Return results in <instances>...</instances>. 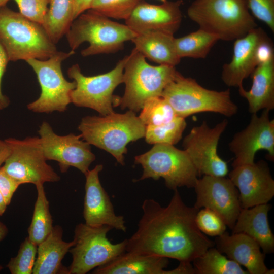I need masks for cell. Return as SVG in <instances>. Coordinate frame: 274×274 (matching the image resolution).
Masks as SVG:
<instances>
[{
    "instance_id": "6da1fadb",
    "label": "cell",
    "mask_w": 274,
    "mask_h": 274,
    "mask_svg": "<svg viewBox=\"0 0 274 274\" xmlns=\"http://www.w3.org/2000/svg\"><path fill=\"white\" fill-rule=\"evenodd\" d=\"M166 207L154 199H145L136 231L127 239L126 251L172 258L191 263L215 246L198 228L199 210L187 206L178 190Z\"/></svg>"
},
{
    "instance_id": "7a4b0ae2",
    "label": "cell",
    "mask_w": 274,
    "mask_h": 274,
    "mask_svg": "<svg viewBox=\"0 0 274 274\" xmlns=\"http://www.w3.org/2000/svg\"><path fill=\"white\" fill-rule=\"evenodd\" d=\"M0 44L11 61L46 60L58 51L41 24L6 6L0 8Z\"/></svg>"
},
{
    "instance_id": "3957f363",
    "label": "cell",
    "mask_w": 274,
    "mask_h": 274,
    "mask_svg": "<svg viewBox=\"0 0 274 274\" xmlns=\"http://www.w3.org/2000/svg\"><path fill=\"white\" fill-rule=\"evenodd\" d=\"M146 127L135 112L129 110L124 114L114 112L84 117L78 129L84 141L110 153L124 165L127 144L144 137Z\"/></svg>"
},
{
    "instance_id": "277c9868",
    "label": "cell",
    "mask_w": 274,
    "mask_h": 274,
    "mask_svg": "<svg viewBox=\"0 0 274 274\" xmlns=\"http://www.w3.org/2000/svg\"><path fill=\"white\" fill-rule=\"evenodd\" d=\"M187 13L199 28L219 40H235L258 26L247 0H194Z\"/></svg>"
},
{
    "instance_id": "5b68a950",
    "label": "cell",
    "mask_w": 274,
    "mask_h": 274,
    "mask_svg": "<svg viewBox=\"0 0 274 274\" xmlns=\"http://www.w3.org/2000/svg\"><path fill=\"white\" fill-rule=\"evenodd\" d=\"M65 36L73 51L88 42L89 46L81 52L82 56L87 57L121 50L124 43L131 41L136 33L126 24L88 9L73 20Z\"/></svg>"
},
{
    "instance_id": "8992f818",
    "label": "cell",
    "mask_w": 274,
    "mask_h": 274,
    "mask_svg": "<svg viewBox=\"0 0 274 274\" xmlns=\"http://www.w3.org/2000/svg\"><path fill=\"white\" fill-rule=\"evenodd\" d=\"M161 96L171 105L177 116L184 118L207 112L230 117L238 110L229 89L221 91L207 89L195 79L185 77L177 71Z\"/></svg>"
},
{
    "instance_id": "52a82bcc",
    "label": "cell",
    "mask_w": 274,
    "mask_h": 274,
    "mask_svg": "<svg viewBox=\"0 0 274 274\" xmlns=\"http://www.w3.org/2000/svg\"><path fill=\"white\" fill-rule=\"evenodd\" d=\"M176 72L175 66L149 64L146 58L134 48L128 55L124 66L123 83L125 88L118 106L122 109L139 111L148 99L161 96Z\"/></svg>"
},
{
    "instance_id": "ba28073f",
    "label": "cell",
    "mask_w": 274,
    "mask_h": 274,
    "mask_svg": "<svg viewBox=\"0 0 274 274\" xmlns=\"http://www.w3.org/2000/svg\"><path fill=\"white\" fill-rule=\"evenodd\" d=\"M134 163L141 165L143 172L136 181L151 178H163L167 188H193L198 174L189 156L184 150L174 145L158 144L148 152L135 157Z\"/></svg>"
},
{
    "instance_id": "9c48e42d",
    "label": "cell",
    "mask_w": 274,
    "mask_h": 274,
    "mask_svg": "<svg viewBox=\"0 0 274 274\" xmlns=\"http://www.w3.org/2000/svg\"><path fill=\"white\" fill-rule=\"evenodd\" d=\"M128 55L120 60L110 71L96 76H86L82 74L78 64L67 70L70 78L76 86L71 93V103L98 112L101 116L114 112L113 107L118 106L120 97L113 94L115 88L123 83L124 66Z\"/></svg>"
},
{
    "instance_id": "30bf717a",
    "label": "cell",
    "mask_w": 274,
    "mask_h": 274,
    "mask_svg": "<svg viewBox=\"0 0 274 274\" xmlns=\"http://www.w3.org/2000/svg\"><path fill=\"white\" fill-rule=\"evenodd\" d=\"M112 229L108 225L91 226L83 223L76 226L74 244L69 250L72 262L68 274H86L126 252L127 239L113 244L107 238Z\"/></svg>"
},
{
    "instance_id": "8fae6325",
    "label": "cell",
    "mask_w": 274,
    "mask_h": 274,
    "mask_svg": "<svg viewBox=\"0 0 274 274\" xmlns=\"http://www.w3.org/2000/svg\"><path fill=\"white\" fill-rule=\"evenodd\" d=\"M75 54L57 51L46 60L29 59L25 61L36 73L41 87V93L36 100L28 104V110L39 113L54 111L64 112L71 103V93L76 86L75 82H69L63 76L62 62Z\"/></svg>"
},
{
    "instance_id": "7c38bea8",
    "label": "cell",
    "mask_w": 274,
    "mask_h": 274,
    "mask_svg": "<svg viewBox=\"0 0 274 274\" xmlns=\"http://www.w3.org/2000/svg\"><path fill=\"white\" fill-rule=\"evenodd\" d=\"M5 141L11 151L2 167L20 185L31 183L36 186L60 180V176L47 163L39 138L27 137L22 140L10 138Z\"/></svg>"
},
{
    "instance_id": "4fadbf2b",
    "label": "cell",
    "mask_w": 274,
    "mask_h": 274,
    "mask_svg": "<svg viewBox=\"0 0 274 274\" xmlns=\"http://www.w3.org/2000/svg\"><path fill=\"white\" fill-rule=\"evenodd\" d=\"M226 119L213 128L206 121L192 128L184 138L182 146L198 176L225 177L228 173L227 162L218 155L217 146L221 134L228 126Z\"/></svg>"
},
{
    "instance_id": "5bb4252c",
    "label": "cell",
    "mask_w": 274,
    "mask_h": 274,
    "mask_svg": "<svg viewBox=\"0 0 274 274\" xmlns=\"http://www.w3.org/2000/svg\"><path fill=\"white\" fill-rule=\"evenodd\" d=\"M38 133L46 160L57 161L61 172H66L71 166L77 168L84 175L89 170L96 157L91 151L90 145L80 139L81 134L58 135L46 121L42 123Z\"/></svg>"
},
{
    "instance_id": "9a60e30c",
    "label": "cell",
    "mask_w": 274,
    "mask_h": 274,
    "mask_svg": "<svg viewBox=\"0 0 274 274\" xmlns=\"http://www.w3.org/2000/svg\"><path fill=\"white\" fill-rule=\"evenodd\" d=\"M194 207L208 208L218 214L232 230L243 209L239 192L231 180L225 177L203 175L194 187Z\"/></svg>"
},
{
    "instance_id": "2e32d148",
    "label": "cell",
    "mask_w": 274,
    "mask_h": 274,
    "mask_svg": "<svg viewBox=\"0 0 274 274\" xmlns=\"http://www.w3.org/2000/svg\"><path fill=\"white\" fill-rule=\"evenodd\" d=\"M268 110H263L260 116L252 114L247 127L234 134L229 144L234 155L232 167L254 162L256 153L266 150L271 161L274 159V120L269 118Z\"/></svg>"
},
{
    "instance_id": "e0dca14e",
    "label": "cell",
    "mask_w": 274,
    "mask_h": 274,
    "mask_svg": "<svg viewBox=\"0 0 274 274\" xmlns=\"http://www.w3.org/2000/svg\"><path fill=\"white\" fill-rule=\"evenodd\" d=\"M229 174L239 192L242 208L268 203L274 196V180L263 160L233 167Z\"/></svg>"
},
{
    "instance_id": "ac0fdd59",
    "label": "cell",
    "mask_w": 274,
    "mask_h": 274,
    "mask_svg": "<svg viewBox=\"0 0 274 274\" xmlns=\"http://www.w3.org/2000/svg\"><path fill=\"white\" fill-rule=\"evenodd\" d=\"M103 165L98 164L85 175V196L83 215L85 223L91 226L108 225L125 232L127 227L124 217L115 214L107 192L102 187L99 173Z\"/></svg>"
},
{
    "instance_id": "d6986e66",
    "label": "cell",
    "mask_w": 274,
    "mask_h": 274,
    "mask_svg": "<svg viewBox=\"0 0 274 274\" xmlns=\"http://www.w3.org/2000/svg\"><path fill=\"white\" fill-rule=\"evenodd\" d=\"M183 3V0L166 1L155 5L142 0L125 20V24L136 35L148 31L174 35L182 22Z\"/></svg>"
},
{
    "instance_id": "ffe728a7",
    "label": "cell",
    "mask_w": 274,
    "mask_h": 274,
    "mask_svg": "<svg viewBox=\"0 0 274 274\" xmlns=\"http://www.w3.org/2000/svg\"><path fill=\"white\" fill-rule=\"evenodd\" d=\"M268 36L260 27H256L233 44L230 62L222 67L221 79L228 87L241 88L244 80L251 76L258 65L256 50L259 43Z\"/></svg>"
},
{
    "instance_id": "44dd1931",
    "label": "cell",
    "mask_w": 274,
    "mask_h": 274,
    "mask_svg": "<svg viewBox=\"0 0 274 274\" xmlns=\"http://www.w3.org/2000/svg\"><path fill=\"white\" fill-rule=\"evenodd\" d=\"M216 248L229 259L244 266L249 274H273L264 262L265 255L258 244L242 233L230 235L225 231L215 239Z\"/></svg>"
},
{
    "instance_id": "7402d4cb",
    "label": "cell",
    "mask_w": 274,
    "mask_h": 274,
    "mask_svg": "<svg viewBox=\"0 0 274 274\" xmlns=\"http://www.w3.org/2000/svg\"><path fill=\"white\" fill-rule=\"evenodd\" d=\"M168 258L153 255L125 252L110 262L96 267L95 274H174L166 270Z\"/></svg>"
},
{
    "instance_id": "603a6c76",
    "label": "cell",
    "mask_w": 274,
    "mask_h": 274,
    "mask_svg": "<svg viewBox=\"0 0 274 274\" xmlns=\"http://www.w3.org/2000/svg\"><path fill=\"white\" fill-rule=\"evenodd\" d=\"M271 208L270 204L265 203L243 208L231 230L233 233H242L253 238L264 254L274 252V235L268 219Z\"/></svg>"
},
{
    "instance_id": "cb8c5ba5",
    "label": "cell",
    "mask_w": 274,
    "mask_h": 274,
    "mask_svg": "<svg viewBox=\"0 0 274 274\" xmlns=\"http://www.w3.org/2000/svg\"><path fill=\"white\" fill-rule=\"evenodd\" d=\"M63 230L59 225L53 226L47 237L38 245L37 256L33 274H68V268L61 261L73 246V240H63Z\"/></svg>"
},
{
    "instance_id": "d4e9b609",
    "label": "cell",
    "mask_w": 274,
    "mask_h": 274,
    "mask_svg": "<svg viewBox=\"0 0 274 274\" xmlns=\"http://www.w3.org/2000/svg\"><path fill=\"white\" fill-rule=\"evenodd\" d=\"M251 76L252 84L249 90L238 88L240 95L248 104L250 113L274 109V58L256 66Z\"/></svg>"
},
{
    "instance_id": "484cf974",
    "label": "cell",
    "mask_w": 274,
    "mask_h": 274,
    "mask_svg": "<svg viewBox=\"0 0 274 274\" xmlns=\"http://www.w3.org/2000/svg\"><path fill=\"white\" fill-rule=\"evenodd\" d=\"M174 35L162 31H148L137 34L131 40L134 49L146 58L159 64L175 66L181 58L175 47Z\"/></svg>"
},
{
    "instance_id": "4316f807",
    "label": "cell",
    "mask_w": 274,
    "mask_h": 274,
    "mask_svg": "<svg viewBox=\"0 0 274 274\" xmlns=\"http://www.w3.org/2000/svg\"><path fill=\"white\" fill-rule=\"evenodd\" d=\"M75 1L50 0L42 25L55 44L65 35L74 20Z\"/></svg>"
},
{
    "instance_id": "83f0119b",
    "label": "cell",
    "mask_w": 274,
    "mask_h": 274,
    "mask_svg": "<svg viewBox=\"0 0 274 274\" xmlns=\"http://www.w3.org/2000/svg\"><path fill=\"white\" fill-rule=\"evenodd\" d=\"M219 40L215 35L199 28L183 37L175 38L177 53L181 59H204Z\"/></svg>"
},
{
    "instance_id": "f1b7e54d",
    "label": "cell",
    "mask_w": 274,
    "mask_h": 274,
    "mask_svg": "<svg viewBox=\"0 0 274 274\" xmlns=\"http://www.w3.org/2000/svg\"><path fill=\"white\" fill-rule=\"evenodd\" d=\"M192 262L196 274H249L241 265L214 247L209 248Z\"/></svg>"
},
{
    "instance_id": "f546056e",
    "label": "cell",
    "mask_w": 274,
    "mask_h": 274,
    "mask_svg": "<svg viewBox=\"0 0 274 274\" xmlns=\"http://www.w3.org/2000/svg\"><path fill=\"white\" fill-rule=\"evenodd\" d=\"M37 197L34 206L32 220L28 229L29 239L38 245L50 234L53 229V220L49 210V202L43 184L36 186Z\"/></svg>"
},
{
    "instance_id": "4dcf8cb0",
    "label": "cell",
    "mask_w": 274,
    "mask_h": 274,
    "mask_svg": "<svg viewBox=\"0 0 274 274\" xmlns=\"http://www.w3.org/2000/svg\"><path fill=\"white\" fill-rule=\"evenodd\" d=\"M186 125L185 118L177 116L165 124L147 126L144 137L149 144L174 145L181 139Z\"/></svg>"
},
{
    "instance_id": "1f68e13d",
    "label": "cell",
    "mask_w": 274,
    "mask_h": 274,
    "mask_svg": "<svg viewBox=\"0 0 274 274\" xmlns=\"http://www.w3.org/2000/svg\"><path fill=\"white\" fill-rule=\"evenodd\" d=\"M177 117L168 102L162 96L148 99L139 116L147 126H157L168 123Z\"/></svg>"
},
{
    "instance_id": "d6a6232c",
    "label": "cell",
    "mask_w": 274,
    "mask_h": 274,
    "mask_svg": "<svg viewBox=\"0 0 274 274\" xmlns=\"http://www.w3.org/2000/svg\"><path fill=\"white\" fill-rule=\"evenodd\" d=\"M142 0H93L90 8L109 18L126 20Z\"/></svg>"
},
{
    "instance_id": "836d02e7",
    "label": "cell",
    "mask_w": 274,
    "mask_h": 274,
    "mask_svg": "<svg viewBox=\"0 0 274 274\" xmlns=\"http://www.w3.org/2000/svg\"><path fill=\"white\" fill-rule=\"evenodd\" d=\"M38 245L28 237L21 243L17 255L12 258L7 267L12 274H31L37 254Z\"/></svg>"
},
{
    "instance_id": "e575fe53",
    "label": "cell",
    "mask_w": 274,
    "mask_h": 274,
    "mask_svg": "<svg viewBox=\"0 0 274 274\" xmlns=\"http://www.w3.org/2000/svg\"><path fill=\"white\" fill-rule=\"evenodd\" d=\"M195 222L199 229L209 236H218L226 230L227 225L222 219L208 208H203L198 211Z\"/></svg>"
},
{
    "instance_id": "d590c367",
    "label": "cell",
    "mask_w": 274,
    "mask_h": 274,
    "mask_svg": "<svg viewBox=\"0 0 274 274\" xmlns=\"http://www.w3.org/2000/svg\"><path fill=\"white\" fill-rule=\"evenodd\" d=\"M19 12L29 19L42 24L50 0H14Z\"/></svg>"
},
{
    "instance_id": "8d00e7d4",
    "label": "cell",
    "mask_w": 274,
    "mask_h": 274,
    "mask_svg": "<svg viewBox=\"0 0 274 274\" xmlns=\"http://www.w3.org/2000/svg\"><path fill=\"white\" fill-rule=\"evenodd\" d=\"M253 16L261 21L274 31V0H247Z\"/></svg>"
},
{
    "instance_id": "74e56055",
    "label": "cell",
    "mask_w": 274,
    "mask_h": 274,
    "mask_svg": "<svg viewBox=\"0 0 274 274\" xmlns=\"http://www.w3.org/2000/svg\"><path fill=\"white\" fill-rule=\"evenodd\" d=\"M20 185L0 167V192L8 206L14 193Z\"/></svg>"
},
{
    "instance_id": "f35d334b",
    "label": "cell",
    "mask_w": 274,
    "mask_h": 274,
    "mask_svg": "<svg viewBox=\"0 0 274 274\" xmlns=\"http://www.w3.org/2000/svg\"><path fill=\"white\" fill-rule=\"evenodd\" d=\"M7 56L0 44V111L6 108L10 104L9 98L3 94L2 91V80L9 62Z\"/></svg>"
},
{
    "instance_id": "ab89813d",
    "label": "cell",
    "mask_w": 274,
    "mask_h": 274,
    "mask_svg": "<svg viewBox=\"0 0 274 274\" xmlns=\"http://www.w3.org/2000/svg\"><path fill=\"white\" fill-rule=\"evenodd\" d=\"M92 1L93 0H75L74 20L81 14L88 10Z\"/></svg>"
},
{
    "instance_id": "60d3db41",
    "label": "cell",
    "mask_w": 274,
    "mask_h": 274,
    "mask_svg": "<svg viewBox=\"0 0 274 274\" xmlns=\"http://www.w3.org/2000/svg\"><path fill=\"white\" fill-rule=\"evenodd\" d=\"M10 147L7 142L0 140V167L10 155Z\"/></svg>"
},
{
    "instance_id": "b9f144b4",
    "label": "cell",
    "mask_w": 274,
    "mask_h": 274,
    "mask_svg": "<svg viewBox=\"0 0 274 274\" xmlns=\"http://www.w3.org/2000/svg\"><path fill=\"white\" fill-rule=\"evenodd\" d=\"M8 232L7 226L2 222H0V241L3 240L7 235ZM3 267L0 265V270Z\"/></svg>"
},
{
    "instance_id": "7bdbcfd3",
    "label": "cell",
    "mask_w": 274,
    "mask_h": 274,
    "mask_svg": "<svg viewBox=\"0 0 274 274\" xmlns=\"http://www.w3.org/2000/svg\"><path fill=\"white\" fill-rule=\"evenodd\" d=\"M7 206L3 195L0 192V216L4 213Z\"/></svg>"
},
{
    "instance_id": "ee69618b",
    "label": "cell",
    "mask_w": 274,
    "mask_h": 274,
    "mask_svg": "<svg viewBox=\"0 0 274 274\" xmlns=\"http://www.w3.org/2000/svg\"><path fill=\"white\" fill-rule=\"evenodd\" d=\"M9 0H0V8L6 6V4Z\"/></svg>"
},
{
    "instance_id": "f6af8a7d",
    "label": "cell",
    "mask_w": 274,
    "mask_h": 274,
    "mask_svg": "<svg viewBox=\"0 0 274 274\" xmlns=\"http://www.w3.org/2000/svg\"><path fill=\"white\" fill-rule=\"evenodd\" d=\"M159 1H160L161 2H162V3H163V2H166V1H167V0H159Z\"/></svg>"
}]
</instances>
